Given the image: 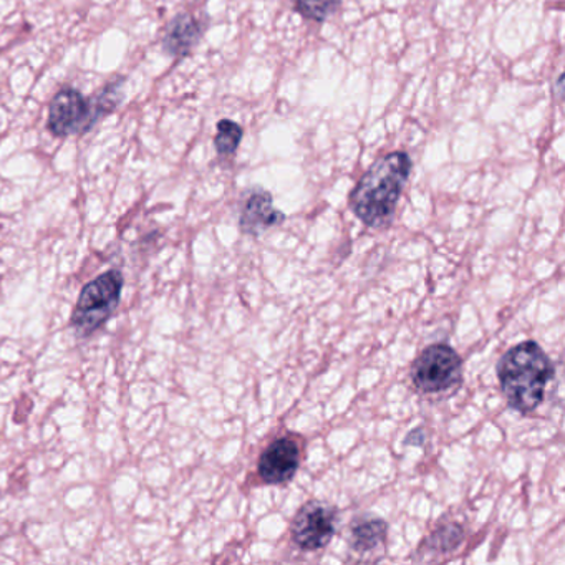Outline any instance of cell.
Returning <instances> with one entry per match:
<instances>
[{
	"instance_id": "cell-1",
	"label": "cell",
	"mask_w": 565,
	"mask_h": 565,
	"mask_svg": "<svg viewBox=\"0 0 565 565\" xmlns=\"http://www.w3.org/2000/svg\"><path fill=\"white\" fill-rule=\"evenodd\" d=\"M412 173V160L405 151H393L369 168L350 194V207L365 226L382 230L395 216Z\"/></svg>"
},
{
	"instance_id": "cell-2",
	"label": "cell",
	"mask_w": 565,
	"mask_h": 565,
	"mask_svg": "<svg viewBox=\"0 0 565 565\" xmlns=\"http://www.w3.org/2000/svg\"><path fill=\"white\" fill-rule=\"evenodd\" d=\"M499 383L509 406L522 415L537 409L544 402L545 388L554 379V365L534 340L519 343L498 363Z\"/></svg>"
},
{
	"instance_id": "cell-3",
	"label": "cell",
	"mask_w": 565,
	"mask_h": 565,
	"mask_svg": "<svg viewBox=\"0 0 565 565\" xmlns=\"http://www.w3.org/2000/svg\"><path fill=\"white\" fill-rule=\"evenodd\" d=\"M120 85L121 81L110 85L94 100H88L75 88L58 92L49 108V130L58 138L87 131L98 117L110 114L117 107L115 95H118Z\"/></svg>"
},
{
	"instance_id": "cell-4",
	"label": "cell",
	"mask_w": 565,
	"mask_h": 565,
	"mask_svg": "<svg viewBox=\"0 0 565 565\" xmlns=\"http://www.w3.org/2000/svg\"><path fill=\"white\" fill-rule=\"evenodd\" d=\"M124 284V274L110 270L84 287L72 316V327L77 330L78 335H92L107 322L120 303Z\"/></svg>"
},
{
	"instance_id": "cell-5",
	"label": "cell",
	"mask_w": 565,
	"mask_h": 565,
	"mask_svg": "<svg viewBox=\"0 0 565 565\" xmlns=\"http://www.w3.org/2000/svg\"><path fill=\"white\" fill-rule=\"evenodd\" d=\"M461 379V356L446 343H435L423 350L412 366L413 385L425 395L451 392Z\"/></svg>"
},
{
	"instance_id": "cell-6",
	"label": "cell",
	"mask_w": 565,
	"mask_h": 565,
	"mask_svg": "<svg viewBox=\"0 0 565 565\" xmlns=\"http://www.w3.org/2000/svg\"><path fill=\"white\" fill-rule=\"evenodd\" d=\"M337 509L322 501H309L297 512L292 521L294 542L302 551H320L335 535Z\"/></svg>"
},
{
	"instance_id": "cell-7",
	"label": "cell",
	"mask_w": 565,
	"mask_h": 565,
	"mask_svg": "<svg viewBox=\"0 0 565 565\" xmlns=\"http://www.w3.org/2000/svg\"><path fill=\"white\" fill-rule=\"evenodd\" d=\"M299 445L292 438L284 436L264 449L257 461V475L266 484H286L299 471Z\"/></svg>"
},
{
	"instance_id": "cell-8",
	"label": "cell",
	"mask_w": 565,
	"mask_h": 565,
	"mask_svg": "<svg viewBox=\"0 0 565 565\" xmlns=\"http://www.w3.org/2000/svg\"><path fill=\"white\" fill-rule=\"evenodd\" d=\"M284 220L286 216L282 211L274 207L269 191L257 188V190L250 191L249 196L244 201L239 226L247 236L257 237L270 227L279 226Z\"/></svg>"
},
{
	"instance_id": "cell-9",
	"label": "cell",
	"mask_w": 565,
	"mask_h": 565,
	"mask_svg": "<svg viewBox=\"0 0 565 565\" xmlns=\"http://www.w3.org/2000/svg\"><path fill=\"white\" fill-rule=\"evenodd\" d=\"M203 35V25L194 15L178 14L168 24L167 34L163 38V49L171 57H186Z\"/></svg>"
},
{
	"instance_id": "cell-10",
	"label": "cell",
	"mask_w": 565,
	"mask_h": 565,
	"mask_svg": "<svg viewBox=\"0 0 565 565\" xmlns=\"http://www.w3.org/2000/svg\"><path fill=\"white\" fill-rule=\"evenodd\" d=\"M388 525L376 515H362L350 524V547L355 554H370L385 542Z\"/></svg>"
},
{
	"instance_id": "cell-11",
	"label": "cell",
	"mask_w": 565,
	"mask_h": 565,
	"mask_svg": "<svg viewBox=\"0 0 565 565\" xmlns=\"http://www.w3.org/2000/svg\"><path fill=\"white\" fill-rule=\"evenodd\" d=\"M465 532L459 524H443L439 525L436 531L431 532V535L426 537L423 542L422 547L418 548V555L431 554V555H445L448 552L456 551L458 545L461 544Z\"/></svg>"
},
{
	"instance_id": "cell-12",
	"label": "cell",
	"mask_w": 565,
	"mask_h": 565,
	"mask_svg": "<svg viewBox=\"0 0 565 565\" xmlns=\"http://www.w3.org/2000/svg\"><path fill=\"white\" fill-rule=\"evenodd\" d=\"M216 137H214V147H216L217 154L223 160H230L236 154L241 141H243V128L236 121L221 120L217 124Z\"/></svg>"
},
{
	"instance_id": "cell-13",
	"label": "cell",
	"mask_w": 565,
	"mask_h": 565,
	"mask_svg": "<svg viewBox=\"0 0 565 565\" xmlns=\"http://www.w3.org/2000/svg\"><path fill=\"white\" fill-rule=\"evenodd\" d=\"M342 0H294L297 12L313 22H326L335 14Z\"/></svg>"
}]
</instances>
